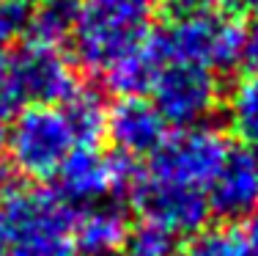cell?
I'll use <instances>...</instances> for the list:
<instances>
[{"label":"cell","mask_w":258,"mask_h":256,"mask_svg":"<svg viewBox=\"0 0 258 256\" xmlns=\"http://www.w3.org/2000/svg\"><path fill=\"white\" fill-rule=\"evenodd\" d=\"M231 146L214 127H184L168 135L151 155V174L159 182L204 190L212 185Z\"/></svg>","instance_id":"obj_4"},{"label":"cell","mask_w":258,"mask_h":256,"mask_svg":"<svg viewBox=\"0 0 258 256\" xmlns=\"http://www.w3.org/2000/svg\"><path fill=\"white\" fill-rule=\"evenodd\" d=\"M140 168L126 155H104L99 146H75L55 179L60 193L69 204H99L107 196H129L140 179Z\"/></svg>","instance_id":"obj_5"},{"label":"cell","mask_w":258,"mask_h":256,"mask_svg":"<svg viewBox=\"0 0 258 256\" xmlns=\"http://www.w3.org/2000/svg\"><path fill=\"white\" fill-rule=\"evenodd\" d=\"M6 75L30 105H63L80 88L72 61L60 47L25 41L6 64Z\"/></svg>","instance_id":"obj_7"},{"label":"cell","mask_w":258,"mask_h":256,"mask_svg":"<svg viewBox=\"0 0 258 256\" xmlns=\"http://www.w3.org/2000/svg\"><path fill=\"white\" fill-rule=\"evenodd\" d=\"M157 0H80L72 44L85 72L104 75L151 36Z\"/></svg>","instance_id":"obj_1"},{"label":"cell","mask_w":258,"mask_h":256,"mask_svg":"<svg viewBox=\"0 0 258 256\" xmlns=\"http://www.w3.org/2000/svg\"><path fill=\"white\" fill-rule=\"evenodd\" d=\"M162 66H165V61L159 58L157 47L151 44V36H149V41L135 47L132 53L118 58L104 72V83L118 96H146V94H151Z\"/></svg>","instance_id":"obj_12"},{"label":"cell","mask_w":258,"mask_h":256,"mask_svg":"<svg viewBox=\"0 0 258 256\" xmlns=\"http://www.w3.org/2000/svg\"><path fill=\"white\" fill-rule=\"evenodd\" d=\"M6 64H9V58H6V50L0 47V75L6 72Z\"/></svg>","instance_id":"obj_24"},{"label":"cell","mask_w":258,"mask_h":256,"mask_svg":"<svg viewBox=\"0 0 258 256\" xmlns=\"http://www.w3.org/2000/svg\"><path fill=\"white\" fill-rule=\"evenodd\" d=\"M0 256H6V237H3V231H0Z\"/></svg>","instance_id":"obj_26"},{"label":"cell","mask_w":258,"mask_h":256,"mask_svg":"<svg viewBox=\"0 0 258 256\" xmlns=\"http://www.w3.org/2000/svg\"><path fill=\"white\" fill-rule=\"evenodd\" d=\"M22 105H25V99L20 96V91L11 83V77L3 72L0 75V124L3 121H14V116L22 111Z\"/></svg>","instance_id":"obj_20"},{"label":"cell","mask_w":258,"mask_h":256,"mask_svg":"<svg viewBox=\"0 0 258 256\" xmlns=\"http://www.w3.org/2000/svg\"><path fill=\"white\" fill-rule=\"evenodd\" d=\"M17 3H22V6H28V9H33V6H39L41 0H17Z\"/></svg>","instance_id":"obj_25"},{"label":"cell","mask_w":258,"mask_h":256,"mask_svg":"<svg viewBox=\"0 0 258 256\" xmlns=\"http://www.w3.org/2000/svg\"><path fill=\"white\" fill-rule=\"evenodd\" d=\"M3 143H6V135H3V127H0V149H3Z\"/></svg>","instance_id":"obj_28"},{"label":"cell","mask_w":258,"mask_h":256,"mask_svg":"<svg viewBox=\"0 0 258 256\" xmlns=\"http://www.w3.org/2000/svg\"><path fill=\"white\" fill-rule=\"evenodd\" d=\"M184 256H250V251L236 226H212L189 237Z\"/></svg>","instance_id":"obj_16"},{"label":"cell","mask_w":258,"mask_h":256,"mask_svg":"<svg viewBox=\"0 0 258 256\" xmlns=\"http://www.w3.org/2000/svg\"><path fill=\"white\" fill-rule=\"evenodd\" d=\"M239 64H244L247 75H258V20H253L242 33V58Z\"/></svg>","instance_id":"obj_21"},{"label":"cell","mask_w":258,"mask_h":256,"mask_svg":"<svg viewBox=\"0 0 258 256\" xmlns=\"http://www.w3.org/2000/svg\"><path fill=\"white\" fill-rule=\"evenodd\" d=\"M228 124L244 149L258 155V75H244L228 94Z\"/></svg>","instance_id":"obj_15"},{"label":"cell","mask_w":258,"mask_h":256,"mask_svg":"<svg viewBox=\"0 0 258 256\" xmlns=\"http://www.w3.org/2000/svg\"><path fill=\"white\" fill-rule=\"evenodd\" d=\"M129 198L143 223L159 226L173 237L198 234L201 229H206L212 215L204 190L159 182L154 176H140L138 185L129 190Z\"/></svg>","instance_id":"obj_8"},{"label":"cell","mask_w":258,"mask_h":256,"mask_svg":"<svg viewBox=\"0 0 258 256\" xmlns=\"http://www.w3.org/2000/svg\"><path fill=\"white\" fill-rule=\"evenodd\" d=\"M6 256H77L72 234H33L6 245Z\"/></svg>","instance_id":"obj_17"},{"label":"cell","mask_w":258,"mask_h":256,"mask_svg":"<svg viewBox=\"0 0 258 256\" xmlns=\"http://www.w3.org/2000/svg\"><path fill=\"white\" fill-rule=\"evenodd\" d=\"M129 218L118 204H88L77 212L72 242L77 256H118L129 240Z\"/></svg>","instance_id":"obj_11"},{"label":"cell","mask_w":258,"mask_h":256,"mask_svg":"<svg viewBox=\"0 0 258 256\" xmlns=\"http://www.w3.org/2000/svg\"><path fill=\"white\" fill-rule=\"evenodd\" d=\"M9 163L25 179L41 182L52 179L69 151L75 149L69 124L60 108L55 105H28L11 121L6 135Z\"/></svg>","instance_id":"obj_3"},{"label":"cell","mask_w":258,"mask_h":256,"mask_svg":"<svg viewBox=\"0 0 258 256\" xmlns=\"http://www.w3.org/2000/svg\"><path fill=\"white\" fill-rule=\"evenodd\" d=\"M244 242H247L250 256H258V210L253 215H247V226H244Z\"/></svg>","instance_id":"obj_23"},{"label":"cell","mask_w":258,"mask_h":256,"mask_svg":"<svg viewBox=\"0 0 258 256\" xmlns=\"http://www.w3.org/2000/svg\"><path fill=\"white\" fill-rule=\"evenodd\" d=\"M126 251H135L140 256H176L179 237L168 234L159 226H151V223H140L138 229L129 231Z\"/></svg>","instance_id":"obj_18"},{"label":"cell","mask_w":258,"mask_h":256,"mask_svg":"<svg viewBox=\"0 0 258 256\" xmlns=\"http://www.w3.org/2000/svg\"><path fill=\"white\" fill-rule=\"evenodd\" d=\"M77 9L80 0H41L39 6L30 9V20L25 30L28 41L60 47V41L72 39Z\"/></svg>","instance_id":"obj_14"},{"label":"cell","mask_w":258,"mask_h":256,"mask_svg":"<svg viewBox=\"0 0 258 256\" xmlns=\"http://www.w3.org/2000/svg\"><path fill=\"white\" fill-rule=\"evenodd\" d=\"M118 256H140V253H135V251H126V248H124V251H121Z\"/></svg>","instance_id":"obj_27"},{"label":"cell","mask_w":258,"mask_h":256,"mask_svg":"<svg viewBox=\"0 0 258 256\" xmlns=\"http://www.w3.org/2000/svg\"><path fill=\"white\" fill-rule=\"evenodd\" d=\"M242 33L233 17L212 9L165 20L151 30V44L165 64H192L204 69H231L242 58Z\"/></svg>","instance_id":"obj_2"},{"label":"cell","mask_w":258,"mask_h":256,"mask_svg":"<svg viewBox=\"0 0 258 256\" xmlns=\"http://www.w3.org/2000/svg\"><path fill=\"white\" fill-rule=\"evenodd\" d=\"M104 135L113 141L118 155L132 160L151 157L159 143L168 138V124L146 96H118L113 108H107V130Z\"/></svg>","instance_id":"obj_9"},{"label":"cell","mask_w":258,"mask_h":256,"mask_svg":"<svg viewBox=\"0 0 258 256\" xmlns=\"http://www.w3.org/2000/svg\"><path fill=\"white\" fill-rule=\"evenodd\" d=\"M75 146H99L107 130V105L94 88H77L60 108Z\"/></svg>","instance_id":"obj_13"},{"label":"cell","mask_w":258,"mask_h":256,"mask_svg":"<svg viewBox=\"0 0 258 256\" xmlns=\"http://www.w3.org/2000/svg\"><path fill=\"white\" fill-rule=\"evenodd\" d=\"M212 3H214V9H217V11H223V14H228V17L236 20L239 14L255 9L258 0H212Z\"/></svg>","instance_id":"obj_22"},{"label":"cell","mask_w":258,"mask_h":256,"mask_svg":"<svg viewBox=\"0 0 258 256\" xmlns=\"http://www.w3.org/2000/svg\"><path fill=\"white\" fill-rule=\"evenodd\" d=\"M209 210L223 221L247 218L258 210V155L244 146L228 149L209 185Z\"/></svg>","instance_id":"obj_10"},{"label":"cell","mask_w":258,"mask_h":256,"mask_svg":"<svg viewBox=\"0 0 258 256\" xmlns=\"http://www.w3.org/2000/svg\"><path fill=\"white\" fill-rule=\"evenodd\" d=\"M154 108L165 124L198 127L217 111L220 105V80L217 72L192 64H168L162 66L154 88Z\"/></svg>","instance_id":"obj_6"},{"label":"cell","mask_w":258,"mask_h":256,"mask_svg":"<svg viewBox=\"0 0 258 256\" xmlns=\"http://www.w3.org/2000/svg\"><path fill=\"white\" fill-rule=\"evenodd\" d=\"M30 9L17 0H0V47H9L17 36H22L28 30Z\"/></svg>","instance_id":"obj_19"},{"label":"cell","mask_w":258,"mask_h":256,"mask_svg":"<svg viewBox=\"0 0 258 256\" xmlns=\"http://www.w3.org/2000/svg\"><path fill=\"white\" fill-rule=\"evenodd\" d=\"M255 9H258V6H255Z\"/></svg>","instance_id":"obj_29"}]
</instances>
